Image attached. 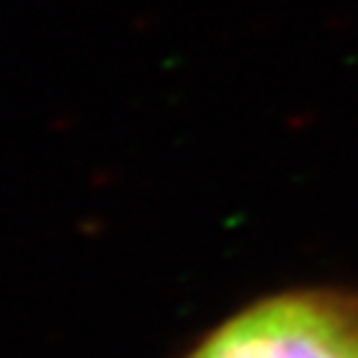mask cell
<instances>
[{
	"label": "cell",
	"instance_id": "6da1fadb",
	"mask_svg": "<svg viewBox=\"0 0 358 358\" xmlns=\"http://www.w3.org/2000/svg\"><path fill=\"white\" fill-rule=\"evenodd\" d=\"M189 358H358V297L276 294L217 327Z\"/></svg>",
	"mask_w": 358,
	"mask_h": 358
}]
</instances>
